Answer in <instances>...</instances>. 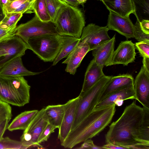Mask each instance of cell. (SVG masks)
<instances>
[{
  "label": "cell",
  "mask_w": 149,
  "mask_h": 149,
  "mask_svg": "<svg viewBox=\"0 0 149 149\" xmlns=\"http://www.w3.org/2000/svg\"><path fill=\"white\" fill-rule=\"evenodd\" d=\"M105 142L128 149H149V108L134 101L113 122L105 135Z\"/></svg>",
  "instance_id": "1"
},
{
  "label": "cell",
  "mask_w": 149,
  "mask_h": 149,
  "mask_svg": "<svg viewBox=\"0 0 149 149\" xmlns=\"http://www.w3.org/2000/svg\"><path fill=\"white\" fill-rule=\"evenodd\" d=\"M115 106L113 104L94 109L71 130L61 145L65 148H72L98 135L111 122L116 111Z\"/></svg>",
  "instance_id": "2"
},
{
  "label": "cell",
  "mask_w": 149,
  "mask_h": 149,
  "mask_svg": "<svg viewBox=\"0 0 149 149\" xmlns=\"http://www.w3.org/2000/svg\"><path fill=\"white\" fill-rule=\"evenodd\" d=\"M30 88L23 76L0 75V99L9 104L21 107L29 103Z\"/></svg>",
  "instance_id": "3"
},
{
  "label": "cell",
  "mask_w": 149,
  "mask_h": 149,
  "mask_svg": "<svg viewBox=\"0 0 149 149\" xmlns=\"http://www.w3.org/2000/svg\"><path fill=\"white\" fill-rule=\"evenodd\" d=\"M54 22L58 34L78 38H80L85 24L81 10L67 3L60 8Z\"/></svg>",
  "instance_id": "4"
},
{
  "label": "cell",
  "mask_w": 149,
  "mask_h": 149,
  "mask_svg": "<svg viewBox=\"0 0 149 149\" xmlns=\"http://www.w3.org/2000/svg\"><path fill=\"white\" fill-rule=\"evenodd\" d=\"M63 36L46 34L29 39L26 43L31 49L45 62H53L62 45Z\"/></svg>",
  "instance_id": "5"
},
{
  "label": "cell",
  "mask_w": 149,
  "mask_h": 149,
  "mask_svg": "<svg viewBox=\"0 0 149 149\" xmlns=\"http://www.w3.org/2000/svg\"><path fill=\"white\" fill-rule=\"evenodd\" d=\"M112 76L105 75L86 91L80 93L71 130L93 111L105 86Z\"/></svg>",
  "instance_id": "6"
},
{
  "label": "cell",
  "mask_w": 149,
  "mask_h": 149,
  "mask_svg": "<svg viewBox=\"0 0 149 149\" xmlns=\"http://www.w3.org/2000/svg\"><path fill=\"white\" fill-rule=\"evenodd\" d=\"M58 34L54 22H44L35 14L31 19L17 26L15 35L26 43L31 38L46 34Z\"/></svg>",
  "instance_id": "7"
},
{
  "label": "cell",
  "mask_w": 149,
  "mask_h": 149,
  "mask_svg": "<svg viewBox=\"0 0 149 149\" xmlns=\"http://www.w3.org/2000/svg\"><path fill=\"white\" fill-rule=\"evenodd\" d=\"M49 123L44 108L38 113L25 130L20 138V141L28 148L40 147L37 143L38 139L44 128Z\"/></svg>",
  "instance_id": "8"
},
{
  "label": "cell",
  "mask_w": 149,
  "mask_h": 149,
  "mask_svg": "<svg viewBox=\"0 0 149 149\" xmlns=\"http://www.w3.org/2000/svg\"><path fill=\"white\" fill-rule=\"evenodd\" d=\"M29 49L27 44L16 35L0 42V68Z\"/></svg>",
  "instance_id": "9"
},
{
  "label": "cell",
  "mask_w": 149,
  "mask_h": 149,
  "mask_svg": "<svg viewBox=\"0 0 149 149\" xmlns=\"http://www.w3.org/2000/svg\"><path fill=\"white\" fill-rule=\"evenodd\" d=\"M107 26H100L90 23L83 28L80 41H84L88 45L90 51L111 39Z\"/></svg>",
  "instance_id": "10"
},
{
  "label": "cell",
  "mask_w": 149,
  "mask_h": 149,
  "mask_svg": "<svg viewBox=\"0 0 149 149\" xmlns=\"http://www.w3.org/2000/svg\"><path fill=\"white\" fill-rule=\"evenodd\" d=\"M107 26L124 36L127 40L134 38V27L129 17H124L109 10Z\"/></svg>",
  "instance_id": "11"
},
{
  "label": "cell",
  "mask_w": 149,
  "mask_h": 149,
  "mask_svg": "<svg viewBox=\"0 0 149 149\" xmlns=\"http://www.w3.org/2000/svg\"><path fill=\"white\" fill-rule=\"evenodd\" d=\"M135 44L131 40L121 41L117 49L114 51L107 66L116 64L127 66L135 59Z\"/></svg>",
  "instance_id": "12"
},
{
  "label": "cell",
  "mask_w": 149,
  "mask_h": 149,
  "mask_svg": "<svg viewBox=\"0 0 149 149\" xmlns=\"http://www.w3.org/2000/svg\"><path fill=\"white\" fill-rule=\"evenodd\" d=\"M79 97L69 100L64 104V113L58 129V139L61 143L64 141L71 130L74 120Z\"/></svg>",
  "instance_id": "13"
},
{
  "label": "cell",
  "mask_w": 149,
  "mask_h": 149,
  "mask_svg": "<svg viewBox=\"0 0 149 149\" xmlns=\"http://www.w3.org/2000/svg\"><path fill=\"white\" fill-rule=\"evenodd\" d=\"M136 100L149 108V73L142 66L134 83Z\"/></svg>",
  "instance_id": "14"
},
{
  "label": "cell",
  "mask_w": 149,
  "mask_h": 149,
  "mask_svg": "<svg viewBox=\"0 0 149 149\" xmlns=\"http://www.w3.org/2000/svg\"><path fill=\"white\" fill-rule=\"evenodd\" d=\"M135 99L134 84L122 88L110 94L105 98L98 102L94 109H97L113 104L120 106L124 101Z\"/></svg>",
  "instance_id": "15"
},
{
  "label": "cell",
  "mask_w": 149,
  "mask_h": 149,
  "mask_svg": "<svg viewBox=\"0 0 149 149\" xmlns=\"http://www.w3.org/2000/svg\"><path fill=\"white\" fill-rule=\"evenodd\" d=\"M89 51V48L88 44L84 41H80L68 55L66 59L62 63L67 64L65 71L71 74L74 75L83 59Z\"/></svg>",
  "instance_id": "16"
},
{
  "label": "cell",
  "mask_w": 149,
  "mask_h": 149,
  "mask_svg": "<svg viewBox=\"0 0 149 149\" xmlns=\"http://www.w3.org/2000/svg\"><path fill=\"white\" fill-rule=\"evenodd\" d=\"M134 78L130 74H124L112 76L105 86L98 102L104 100L110 94L134 84Z\"/></svg>",
  "instance_id": "17"
},
{
  "label": "cell",
  "mask_w": 149,
  "mask_h": 149,
  "mask_svg": "<svg viewBox=\"0 0 149 149\" xmlns=\"http://www.w3.org/2000/svg\"><path fill=\"white\" fill-rule=\"evenodd\" d=\"M20 56L10 61L0 68V75L5 77L31 76L41 72H33L28 70L23 65Z\"/></svg>",
  "instance_id": "18"
},
{
  "label": "cell",
  "mask_w": 149,
  "mask_h": 149,
  "mask_svg": "<svg viewBox=\"0 0 149 149\" xmlns=\"http://www.w3.org/2000/svg\"><path fill=\"white\" fill-rule=\"evenodd\" d=\"M115 34L107 41L92 50L93 58L98 64L103 67L107 66L114 51Z\"/></svg>",
  "instance_id": "19"
},
{
  "label": "cell",
  "mask_w": 149,
  "mask_h": 149,
  "mask_svg": "<svg viewBox=\"0 0 149 149\" xmlns=\"http://www.w3.org/2000/svg\"><path fill=\"white\" fill-rule=\"evenodd\" d=\"M103 68L93 59L87 68L81 92L86 91L105 75L103 71Z\"/></svg>",
  "instance_id": "20"
},
{
  "label": "cell",
  "mask_w": 149,
  "mask_h": 149,
  "mask_svg": "<svg viewBox=\"0 0 149 149\" xmlns=\"http://www.w3.org/2000/svg\"><path fill=\"white\" fill-rule=\"evenodd\" d=\"M109 10L124 17L134 13L131 0H104L101 1Z\"/></svg>",
  "instance_id": "21"
},
{
  "label": "cell",
  "mask_w": 149,
  "mask_h": 149,
  "mask_svg": "<svg viewBox=\"0 0 149 149\" xmlns=\"http://www.w3.org/2000/svg\"><path fill=\"white\" fill-rule=\"evenodd\" d=\"M37 110L25 111L17 116L9 125L8 129L10 131L17 130H24L37 115Z\"/></svg>",
  "instance_id": "22"
},
{
  "label": "cell",
  "mask_w": 149,
  "mask_h": 149,
  "mask_svg": "<svg viewBox=\"0 0 149 149\" xmlns=\"http://www.w3.org/2000/svg\"><path fill=\"white\" fill-rule=\"evenodd\" d=\"M45 109L49 123L59 129L64 114V104L49 105Z\"/></svg>",
  "instance_id": "23"
},
{
  "label": "cell",
  "mask_w": 149,
  "mask_h": 149,
  "mask_svg": "<svg viewBox=\"0 0 149 149\" xmlns=\"http://www.w3.org/2000/svg\"><path fill=\"white\" fill-rule=\"evenodd\" d=\"M63 37L62 45L59 53L53 61V66L55 65L61 59L67 57L81 40L80 38L72 36H64Z\"/></svg>",
  "instance_id": "24"
},
{
  "label": "cell",
  "mask_w": 149,
  "mask_h": 149,
  "mask_svg": "<svg viewBox=\"0 0 149 149\" xmlns=\"http://www.w3.org/2000/svg\"><path fill=\"white\" fill-rule=\"evenodd\" d=\"M134 13L140 22L149 20V0H131Z\"/></svg>",
  "instance_id": "25"
},
{
  "label": "cell",
  "mask_w": 149,
  "mask_h": 149,
  "mask_svg": "<svg viewBox=\"0 0 149 149\" xmlns=\"http://www.w3.org/2000/svg\"><path fill=\"white\" fill-rule=\"evenodd\" d=\"M31 10L32 13H35V14L42 21H51L48 12L45 0H35L32 5Z\"/></svg>",
  "instance_id": "26"
},
{
  "label": "cell",
  "mask_w": 149,
  "mask_h": 149,
  "mask_svg": "<svg viewBox=\"0 0 149 149\" xmlns=\"http://www.w3.org/2000/svg\"><path fill=\"white\" fill-rule=\"evenodd\" d=\"M23 16L20 13H12L6 15L3 19L0 22V28L4 29H15L17 22Z\"/></svg>",
  "instance_id": "27"
},
{
  "label": "cell",
  "mask_w": 149,
  "mask_h": 149,
  "mask_svg": "<svg viewBox=\"0 0 149 149\" xmlns=\"http://www.w3.org/2000/svg\"><path fill=\"white\" fill-rule=\"evenodd\" d=\"M48 14L51 21L54 22L60 8L64 4L67 3L61 0H45Z\"/></svg>",
  "instance_id": "28"
},
{
  "label": "cell",
  "mask_w": 149,
  "mask_h": 149,
  "mask_svg": "<svg viewBox=\"0 0 149 149\" xmlns=\"http://www.w3.org/2000/svg\"><path fill=\"white\" fill-rule=\"evenodd\" d=\"M27 147L21 141L13 140L8 137L0 140V149H25Z\"/></svg>",
  "instance_id": "29"
},
{
  "label": "cell",
  "mask_w": 149,
  "mask_h": 149,
  "mask_svg": "<svg viewBox=\"0 0 149 149\" xmlns=\"http://www.w3.org/2000/svg\"><path fill=\"white\" fill-rule=\"evenodd\" d=\"M134 25V38L139 42L145 41L149 42V34L144 32L141 29L139 22L137 19Z\"/></svg>",
  "instance_id": "30"
},
{
  "label": "cell",
  "mask_w": 149,
  "mask_h": 149,
  "mask_svg": "<svg viewBox=\"0 0 149 149\" xmlns=\"http://www.w3.org/2000/svg\"><path fill=\"white\" fill-rule=\"evenodd\" d=\"M56 128H57L56 127L49 123L39 136L37 142L38 144L41 146L40 144L47 141L51 134L54 132Z\"/></svg>",
  "instance_id": "31"
},
{
  "label": "cell",
  "mask_w": 149,
  "mask_h": 149,
  "mask_svg": "<svg viewBox=\"0 0 149 149\" xmlns=\"http://www.w3.org/2000/svg\"><path fill=\"white\" fill-rule=\"evenodd\" d=\"M28 0H16L10 2L8 1L3 5V10L6 14L12 13L22 3Z\"/></svg>",
  "instance_id": "32"
},
{
  "label": "cell",
  "mask_w": 149,
  "mask_h": 149,
  "mask_svg": "<svg viewBox=\"0 0 149 149\" xmlns=\"http://www.w3.org/2000/svg\"><path fill=\"white\" fill-rule=\"evenodd\" d=\"M12 116V108L10 104L0 99V120Z\"/></svg>",
  "instance_id": "33"
},
{
  "label": "cell",
  "mask_w": 149,
  "mask_h": 149,
  "mask_svg": "<svg viewBox=\"0 0 149 149\" xmlns=\"http://www.w3.org/2000/svg\"><path fill=\"white\" fill-rule=\"evenodd\" d=\"M135 46L143 57H149V42H139L135 43Z\"/></svg>",
  "instance_id": "34"
},
{
  "label": "cell",
  "mask_w": 149,
  "mask_h": 149,
  "mask_svg": "<svg viewBox=\"0 0 149 149\" xmlns=\"http://www.w3.org/2000/svg\"><path fill=\"white\" fill-rule=\"evenodd\" d=\"M35 0H28L22 3L12 13H31V8Z\"/></svg>",
  "instance_id": "35"
},
{
  "label": "cell",
  "mask_w": 149,
  "mask_h": 149,
  "mask_svg": "<svg viewBox=\"0 0 149 149\" xmlns=\"http://www.w3.org/2000/svg\"><path fill=\"white\" fill-rule=\"evenodd\" d=\"M15 29H4L0 28V42L15 35Z\"/></svg>",
  "instance_id": "36"
},
{
  "label": "cell",
  "mask_w": 149,
  "mask_h": 149,
  "mask_svg": "<svg viewBox=\"0 0 149 149\" xmlns=\"http://www.w3.org/2000/svg\"><path fill=\"white\" fill-rule=\"evenodd\" d=\"M77 149H104L102 146L95 145L93 141L90 139L87 140L83 142V143Z\"/></svg>",
  "instance_id": "37"
},
{
  "label": "cell",
  "mask_w": 149,
  "mask_h": 149,
  "mask_svg": "<svg viewBox=\"0 0 149 149\" xmlns=\"http://www.w3.org/2000/svg\"><path fill=\"white\" fill-rule=\"evenodd\" d=\"M11 118H7L0 120V140L3 137L6 130L8 129L9 122Z\"/></svg>",
  "instance_id": "38"
},
{
  "label": "cell",
  "mask_w": 149,
  "mask_h": 149,
  "mask_svg": "<svg viewBox=\"0 0 149 149\" xmlns=\"http://www.w3.org/2000/svg\"><path fill=\"white\" fill-rule=\"evenodd\" d=\"M141 29L145 33L149 34V20H143L139 22Z\"/></svg>",
  "instance_id": "39"
},
{
  "label": "cell",
  "mask_w": 149,
  "mask_h": 149,
  "mask_svg": "<svg viewBox=\"0 0 149 149\" xmlns=\"http://www.w3.org/2000/svg\"><path fill=\"white\" fill-rule=\"evenodd\" d=\"M102 147L104 149H127L125 147L115 145L110 143H107L106 144L103 145Z\"/></svg>",
  "instance_id": "40"
},
{
  "label": "cell",
  "mask_w": 149,
  "mask_h": 149,
  "mask_svg": "<svg viewBox=\"0 0 149 149\" xmlns=\"http://www.w3.org/2000/svg\"><path fill=\"white\" fill-rule=\"evenodd\" d=\"M143 66L149 73V57H143Z\"/></svg>",
  "instance_id": "41"
},
{
  "label": "cell",
  "mask_w": 149,
  "mask_h": 149,
  "mask_svg": "<svg viewBox=\"0 0 149 149\" xmlns=\"http://www.w3.org/2000/svg\"><path fill=\"white\" fill-rule=\"evenodd\" d=\"M62 1L75 7L78 8L79 5L77 0H61Z\"/></svg>",
  "instance_id": "42"
},
{
  "label": "cell",
  "mask_w": 149,
  "mask_h": 149,
  "mask_svg": "<svg viewBox=\"0 0 149 149\" xmlns=\"http://www.w3.org/2000/svg\"><path fill=\"white\" fill-rule=\"evenodd\" d=\"M6 16V14L3 10V5L0 2V22Z\"/></svg>",
  "instance_id": "43"
},
{
  "label": "cell",
  "mask_w": 149,
  "mask_h": 149,
  "mask_svg": "<svg viewBox=\"0 0 149 149\" xmlns=\"http://www.w3.org/2000/svg\"><path fill=\"white\" fill-rule=\"evenodd\" d=\"M79 4L83 5L87 0H77Z\"/></svg>",
  "instance_id": "44"
},
{
  "label": "cell",
  "mask_w": 149,
  "mask_h": 149,
  "mask_svg": "<svg viewBox=\"0 0 149 149\" xmlns=\"http://www.w3.org/2000/svg\"><path fill=\"white\" fill-rule=\"evenodd\" d=\"M8 2V0H0V2L3 5L6 3Z\"/></svg>",
  "instance_id": "45"
},
{
  "label": "cell",
  "mask_w": 149,
  "mask_h": 149,
  "mask_svg": "<svg viewBox=\"0 0 149 149\" xmlns=\"http://www.w3.org/2000/svg\"><path fill=\"white\" fill-rule=\"evenodd\" d=\"M15 0H8V1L10 2V1H15Z\"/></svg>",
  "instance_id": "46"
},
{
  "label": "cell",
  "mask_w": 149,
  "mask_h": 149,
  "mask_svg": "<svg viewBox=\"0 0 149 149\" xmlns=\"http://www.w3.org/2000/svg\"><path fill=\"white\" fill-rule=\"evenodd\" d=\"M101 1H103V0H100Z\"/></svg>",
  "instance_id": "47"
}]
</instances>
